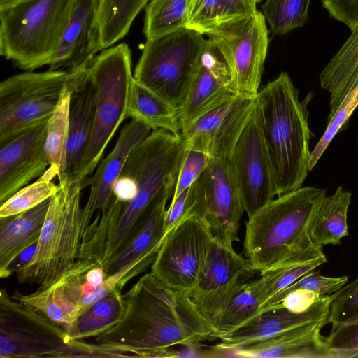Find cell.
Instances as JSON below:
<instances>
[{"label":"cell","instance_id":"cell-1","mask_svg":"<svg viewBox=\"0 0 358 358\" xmlns=\"http://www.w3.org/2000/svg\"><path fill=\"white\" fill-rule=\"evenodd\" d=\"M122 296V318L96 336L95 343L124 357H169L176 346L215 339L188 294L167 286L151 272Z\"/></svg>","mask_w":358,"mask_h":358},{"label":"cell","instance_id":"cell-2","mask_svg":"<svg viewBox=\"0 0 358 358\" xmlns=\"http://www.w3.org/2000/svg\"><path fill=\"white\" fill-rule=\"evenodd\" d=\"M310 92L299 99L291 78L281 72L257 94L262 131L280 196L301 187L309 172L312 136L308 124Z\"/></svg>","mask_w":358,"mask_h":358},{"label":"cell","instance_id":"cell-3","mask_svg":"<svg viewBox=\"0 0 358 358\" xmlns=\"http://www.w3.org/2000/svg\"><path fill=\"white\" fill-rule=\"evenodd\" d=\"M82 181L78 178L59 184L60 189L51 198L35 254L16 273L19 283L36 284V290L48 288L79 259L96 211L87 202L81 206Z\"/></svg>","mask_w":358,"mask_h":358},{"label":"cell","instance_id":"cell-4","mask_svg":"<svg viewBox=\"0 0 358 358\" xmlns=\"http://www.w3.org/2000/svg\"><path fill=\"white\" fill-rule=\"evenodd\" d=\"M327 196L313 186L277 196L248 217L243 252L256 272H262L315 243L308 234L317 204Z\"/></svg>","mask_w":358,"mask_h":358},{"label":"cell","instance_id":"cell-5","mask_svg":"<svg viewBox=\"0 0 358 358\" xmlns=\"http://www.w3.org/2000/svg\"><path fill=\"white\" fill-rule=\"evenodd\" d=\"M76 0H22L0 10V54L18 68L51 64Z\"/></svg>","mask_w":358,"mask_h":358},{"label":"cell","instance_id":"cell-6","mask_svg":"<svg viewBox=\"0 0 358 358\" xmlns=\"http://www.w3.org/2000/svg\"><path fill=\"white\" fill-rule=\"evenodd\" d=\"M131 52L126 43L104 49L90 62L87 78L95 95L94 120L78 178L90 176L102 158L108 144L127 118L134 80Z\"/></svg>","mask_w":358,"mask_h":358},{"label":"cell","instance_id":"cell-7","mask_svg":"<svg viewBox=\"0 0 358 358\" xmlns=\"http://www.w3.org/2000/svg\"><path fill=\"white\" fill-rule=\"evenodd\" d=\"M203 35L186 27L146 40L134 79L179 111L208 41Z\"/></svg>","mask_w":358,"mask_h":358},{"label":"cell","instance_id":"cell-8","mask_svg":"<svg viewBox=\"0 0 358 358\" xmlns=\"http://www.w3.org/2000/svg\"><path fill=\"white\" fill-rule=\"evenodd\" d=\"M106 277L97 262L80 258L51 287L29 294L15 290L11 296L36 308L67 334L80 315L114 291Z\"/></svg>","mask_w":358,"mask_h":358},{"label":"cell","instance_id":"cell-9","mask_svg":"<svg viewBox=\"0 0 358 358\" xmlns=\"http://www.w3.org/2000/svg\"><path fill=\"white\" fill-rule=\"evenodd\" d=\"M73 70L31 71L0 83V142L41 120L50 118Z\"/></svg>","mask_w":358,"mask_h":358},{"label":"cell","instance_id":"cell-10","mask_svg":"<svg viewBox=\"0 0 358 358\" xmlns=\"http://www.w3.org/2000/svg\"><path fill=\"white\" fill-rule=\"evenodd\" d=\"M215 238L191 213L166 231L151 273L167 286L187 294L201 279Z\"/></svg>","mask_w":358,"mask_h":358},{"label":"cell","instance_id":"cell-11","mask_svg":"<svg viewBox=\"0 0 358 358\" xmlns=\"http://www.w3.org/2000/svg\"><path fill=\"white\" fill-rule=\"evenodd\" d=\"M231 73L238 95L256 96L259 91L268 47V31L263 13L217 24L207 31Z\"/></svg>","mask_w":358,"mask_h":358},{"label":"cell","instance_id":"cell-12","mask_svg":"<svg viewBox=\"0 0 358 358\" xmlns=\"http://www.w3.org/2000/svg\"><path fill=\"white\" fill-rule=\"evenodd\" d=\"M70 340L65 331L44 313L1 290V358H60Z\"/></svg>","mask_w":358,"mask_h":358},{"label":"cell","instance_id":"cell-13","mask_svg":"<svg viewBox=\"0 0 358 358\" xmlns=\"http://www.w3.org/2000/svg\"><path fill=\"white\" fill-rule=\"evenodd\" d=\"M194 186L192 213L204 222L216 240L238 241L244 209L230 157H210Z\"/></svg>","mask_w":358,"mask_h":358},{"label":"cell","instance_id":"cell-14","mask_svg":"<svg viewBox=\"0 0 358 358\" xmlns=\"http://www.w3.org/2000/svg\"><path fill=\"white\" fill-rule=\"evenodd\" d=\"M248 217L277 196L273 170L257 106L230 155Z\"/></svg>","mask_w":358,"mask_h":358},{"label":"cell","instance_id":"cell-15","mask_svg":"<svg viewBox=\"0 0 358 358\" xmlns=\"http://www.w3.org/2000/svg\"><path fill=\"white\" fill-rule=\"evenodd\" d=\"M255 273L249 260L235 250L233 243L215 239L204 274L188 295L214 329L220 313L254 278Z\"/></svg>","mask_w":358,"mask_h":358},{"label":"cell","instance_id":"cell-16","mask_svg":"<svg viewBox=\"0 0 358 358\" xmlns=\"http://www.w3.org/2000/svg\"><path fill=\"white\" fill-rule=\"evenodd\" d=\"M257 103V95L236 94L184 127L181 136L187 147L204 151L210 157H230Z\"/></svg>","mask_w":358,"mask_h":358},{"label":"cell","instance_id":"cell-17","mask_svg":"<svg viewBox=\"0 0 358 358\" xmlns=\"http://www.w3.org/2000/svg\"><path fill=\"white\" fill-rule=\"evenodd\" d=\"M49 118L41 120L0 142V204L49 166L45 144Z\"/></svg>","mask_w":358,"mask_h":358},{"label":"cell","instance_id":"cell-18","mask_svg":"<svg viewBox=\"0 0 358 358\" xmlns=\"http://www.w3.org/2000/svg\"><path fill=\"white\" fill-rule=\"evenodd\" d=\"M236 94L227 63L215 44L208 38L196 76L179 110L181 130Z\"/></svg>","mask_w":358,"mask_h":358},{"label":"cell","instance_id":"cell-19","mask_svg":"<svg viewBox=\"0 0 358 358\" xmlns=\"http://www.w3.org/2000/svg\"><path fill=\"white\" fill-rule=\"evenodd\" d=\"M334 294L320 299L310 309L303 313L292 312L284 307L265 309L245 325L220 339L215 346L223 357L247 344L270 338L287 329L328 319Z\"/></svg>","mask_w":358,"mask_h":358},{"label":"cell","instance_id":"cell-20","mask_svg":"<svg viewBox=\"0 0 358 358\" xmlns=\"http://www.w3.org/2000/svg\"><path fill=\"white\" fill-rule=\"evenodd\" d=\"M328 319L294 327L270 338L240 347L230 357L259 358H330L322 328Z\"/></svg>","mask_w":358,"mask_h":358},{"label":"cell","instance_id":"cell-21","mask_svg":"<svg viewBox=\"0 0 358 358\" xmlns=\"http://www.w3.org/2000/svg\"><path fill=\"white\" fill-rule=\"evenodd\" d=\"M90 63L77 67L73 83L69 107V134L65 170L66 182L78 179L82 162L92 134L94 114L95 95L87 78Z\"/></svg>","mask_w":358,"mask_h":358},{"label":"cell","instance_id":"cell-22","mask_svg":"<svg viewBox=\"0 0 358 358\" xmlns=\"http://www.w3.org/2000/svg\"><path fill=\"white\" fill-rule=\"evenodd\" d=\"M143 122L131 119L122 128L113 150L99 162L94 174L82 181L83 189L90 187L87 203L102 211L109 203L113 189L132 150L150 133Z\"/></svg>","mask_w":358,"mask_h":358},{"label":"cell","instance_id":"cell-23","mask_svg":"<svg viewBox=\"0 0 358 358\" xmlns=\"http://www.w3.org/2000/svg\"><path fill=\"white\" fill-rule=\"evenodd\" d=\"M98 0H76L50 69H72L93 59L90 44Z\"/></svg>","mask_w":358,"mask_h":358},{"label":"cell","instance_id":"cell-24","mask_svg":"<svg viewBox=\"0 0 358 358\" xmlns=\"http://www.w3.org/2000/svg\"><path fill=\"white\" fill-rule=\"evenodd\" d=\"M148 3V0H98L91 38V55L94 57L123 38Z\"/></svg>","mask_w":358,"mask_h":358},{"label":"cell","instance_id":"cell-25","mask_svg":"<svg viewBox=\"0 0 358 358\" xmlns=\"http://www.w3.org/2000/svg\"><path fill=\"white\" fill-rule=\"evenodd\" d=\"M51 198L18 215L0 217V273L20 252L38 242Z\"/></svg>","mask_w":358,"mask_h":358},{"label":"cell","instance_id":"cell-26","mask_svg":"<svg viewBox=\"0 0 358 358\" xmlns=\"http://www.w3.org/2000/svg\"><path fill=\"white\" fill-rule=\"evenodd\" d=\"M320 83L330 95V120L348 94L358 87V27L320 74Z\"/></svg>","mask_w":358,"mask_h":358},{"label":"cell","instance_id":"cell-27","mask_svg":"<svg viewBox=\"0 0 358 358\" xmlns=\"http://www.w3.org/2000/svg\"><path fill=\"white\" fill-rule=\"evenodd\" d=\"M326 262L327 258L322 251V246L314 244L310 248L261 272L259 277L255 278L261 310L264 303L273 296Z\"/></svg>","mask_w":358,"mask_h":358},{"label":"cell","instance_id":"cell-28","mask_svg":"<svg viewBox=\"0 0 358 358\" xmlns=\"http://www.w3.org/2000/svg\"><path fill=\"white\" fill-rule=\"evenodd\" d=\"M352 193L338 186L331 196H325L311 215L308 234L313 243L323 246L340 245L348 235V211Z\"/></svg>","mask_w":358,"mask_h":358},{"label":"cell","instance_id":"cell-29","mask_svg":"<svg viewBox=\"0 0 358 358\" xmlns=\"http://www.w3.org/2000/svg\"><path fill=\"white\" fill-rule=\"evenodd\" d=\"M174 191L164 190L159 196L147 223L129 246L105 269L106 276L112 275L141 258L155 260L166 234V203Z\"/></svg>","mask_w":358,"mask_h":358},{"label":"cell","instance_id":"cell-30","mask_svg":"<svg viewBox=\"0 0 358 358\" xmlns=\"http://www.w3.org/2000/svg\"><path fill=\"white\" fill-rule=\"evenodd\" d=\"M73 70V77L64 87L58 104L48 120L45 144V154L49 166L39 178L52 180L58 178L59 184L66 183L65 170L69 134V107L72 94L73 83L76 70Z\"/></svg>","mask_w":358,"mask_h":358},{"label":"cell","instance_id":"cell-31","mask_svg":"<svg viewBox=\"0 0 358 358\" xmlns=\"http://www.w3.org/2000/svg\"><path fill=\"white\" fill-rule=\"evenodd\" d=\"M127 116L143 122L152 130L162 129L176 134L181 131L179 111L134 78Z\"/></svg>","mask_w":358,"mask_h":358},{"label":"cell","instance_id":"cell-32","mask_svg":"<svg viewBox=\"0 0 358 358\" xmlns=\"http://www.w3.org/2000/svg\"><path fill=\"white\" fill-rule=\"evenodd\" d=\"M124 310L121 290L115 289L80 315L67 335L74 340L96 337L119 322Z\"/></svg>","mask_w":358,"mask_h":358},{"label":"cell","instance_id":"cell-33","mask_svg":"<svg viewBox=\"0 0 358 358\" xmlns=\"http://www.w3.org/2000/svg\"><path fill=\"white\" fill-rule=\"evenodd\" d=\"M188 6L189 0H150L145 7L146 40L186 28Z\"/></svg>","mask_w":358,"mask_h":358},{"label":"cell","instance_id":"cell-34","mask_svg":"<svg viewBox=\"0 0 358 358\" xmlns=\"http://www.w3.org/2000/svg\"><path fill=\"white\" fill-rule=\"evenodd\" d=\"M261 313L255 279L248 282L229 301L214 326L215 339H221L245 325Z\"/></svg>","mask_w":358,"mask_h":358},{"label":"cell","instance_id":"cell-35","mask_svg":"<svg viewBox=\"0 0 358 358\" xmlns=\"http://www.w3.org/2000/svg\"><path fill=\"white\" fill-rule=\"evenodd\" d=\"M311 0H266L262 13L275 34H285L306 22Z\"/></svg>","mask_w":358,"mask_h":358},{"label":"cell","instance_id":"cell-36","mask_svg":"<svg viewBox=\"0 0 358 358\" xmlns=\"http://www.w3.org/2000/svg\"><path fill=\"white\" fill-rule=\"evenodd\" d=\"M60 189L52 180L38 179L26 185L0 206V217L18 215L54 196Z\"/></svg>","mask_w":358,"mask_h":358},{"label":"cell","instance_id":"cell-37","mask_svg":"<svg viewBox=\"0 0 358 358\" xmlns=\"http://www.w3.org/2000/svg\"><path fill=\"white\" fill-rule=\"evenodd\" d=\"M358 106V87L351 90L341 102L334 116L328 121L327 127L311 151L310 168L315 167L335 136L348 125L349 119Z\"/></svg>","mask_w":358,"mask_h":358},{"label":"cell","instance_id":"cell-38","mask_svg":"<svg viewBox=\"0 0 358 358\" xmlns=\"http://www.w3.org/2000/svg\"><path fill=\"white\" fill-rule=\"evenodd\" d=\"M348 281V277H327L314 271L304 275L294 283L279 292L269 299L262 308L261 311L278 305L289 292L301 289L313 292L321 296L332 294L339 290Z\"/></svg>","mask_w":358,"mask_h":358},{"label":"cell","instance_id":"cell-39","mask_svg":"<svg viewBox=\"0 0 358 358\" xmlns=\"http://www.w3.org/2000/svg\"><path fill=\"white\" fill-rule=\"evenodd\" d=\"M358 319V278L343 285L334 293L328 315L332 328L352 322Z\"/></svg>","mask_w":358,"mask_h":358},{"label":"cell","instance_id":"cell-40","mask_svg":"<svg viewBox=\"0 0 358 358\" xmlns=\"http://www.w3.org/2000/svg\"><path fill=\"white\" fill-rule=\"evenodd\" d=\"M330 358H352L358 356V319L331 329L326 337Z\"/></svg>","mask_w":358,"mask_h":358},{"label":"cell","instance_id":"cell-41","mask_svg":"<svg viewBox=\"0 0 358 358\" xmlns=\"http://www.w3.org/2000/svg\"><path fill=\"white\" fill-rule=\"evenodd\" d=\"M209 158L204 151L187 146L172 198L176 197L199 178L206 167Z\"/></svg>","mask_w":358,"mask_h":358},{"label":"cell","instance_id":"cell-42","mask_svg":"<svg viewBox=\"0 0 358 358\" xmlns=\"http://www.w3.org/2000/svg\"><path fill=\"white\" fill-rule=\"evenodd\" d=\"M220 0H189L187 28L205 34L217 25Z\"/></svg>","mask_w":358,"mask_h":358},{"label":"cell","instance_id":"cell-43","mask_svg":"<svg viewBox=\"0 0 358 358\" xmlns=\"http://www.w3.org/2000/svg\"><path fill=\"white\" fill-rule=\"evenodd\" d=\"M195 202L194 182L176 197L172 198L165 213L166 233L189 213H192Z\"/></svg>","mask_w":358,"mask_h":358},{"label":"cell","instance_id":"cell-44","mask_svg":"<svg viewBox=\"0 0 358 358\" xmlns=\"http://www.w3.org/2000/svg\"><path fill=\"white\" fill-rule=\"evenodd\" d=\"M331 17L352 31L358 27V0H322Z\"/></svg>","mask_w":358,"mask_h":358},{"label":"cell","instance_id":"cell-45","mask_svg":"<svg viewBox=\"0 0 358 358\" xmlns=\"http://www.w3.org/2000/svg\"><path fill=\"white\" fill-rule=\"evenodd\" d=\"M261 0H220L217 23L252 15Z\"/></svg>","mask_w":358,"mask_h":358},{"label":"cell","instance_id":"cell-46","mask_svg":"<svg viewBox=\"0 0 358 358\" xmlns=\"http://www.w3.org/2000/svg\"><path fill=\"white\" fill-rule=\"evenodd\" d=\"M322 297L313 292L297 289L288 292L275 306L284 307L295 313H303L310 309Z\"/></svg>","mask_w":358,"mask_h":358},{"label":"cell","instance_id":"cell-47","mask_svg":"<svg viewBox=\"0 0 358 358\" xmlns=\"http://www.w3.org/2000/svg\"><path fill=\"white\" fill-rule=\"evenodd\" d=\"M37 243H35L20 252L8 266L5 271L0 273L1 278H6L14 273H17L24 266L28 264L35 254L37 248Z\"/></svg>","mask_w":358,"mask_h":358},{"label":"cell","instance_id":"cell-48","mask_svg":"<svg viewBox=\"0 0 358 358\" xmlns=\"http://www.w3.org/2000/svg\"><path fill=\"white\" fill-rule=\"evenodd\" d=\"M21 1L22 0H0V10L13 6Z\"/></svg>","mask_w":358,"mask_h":358},{"label":"cell","instance_id":"cell-49","mask_svg":"<svg viewBox=\"0 0 358 358\" xmlns=\"http://www.w3.org/2000/svg\"><path fill=\"white\" fill-rule=\"evenodd\" d=\"M357 145H358V138H357Z\"/></svg>","mask_w":358,"mask_h":358},{"label":"cell","instance_id":"cell-50","mask_svg":"<svg viewBox=\"0 0 358 358\" xmlns=\"http://www.w3.org/2000/svg\"><path fill=\"white\" fill-rule=\"evenodd\" d=\"M148 1H149L150 0H148Z\"/></svg>","mask_w":358,"mask_h":358}]
</instances>
